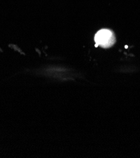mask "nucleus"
<instances>
[{
	"label": "nucleus",
	"instance_id": "nucleus-1",
	"mask_svg": "<svg viewBox=\"0 0 140 158\" xmlns=\"http://www.w3.org/2000/svg\"><path fill=\"white\" fill-rule=\"evenodd\" d=\"M95 40L96 42L95 47H97L98 45L104 47H109L114 42V34L109 30L102 29L96 34Z\"/></svg>",
	"mask_w": 140,
	"mask_h": 158
}]
</instances>
